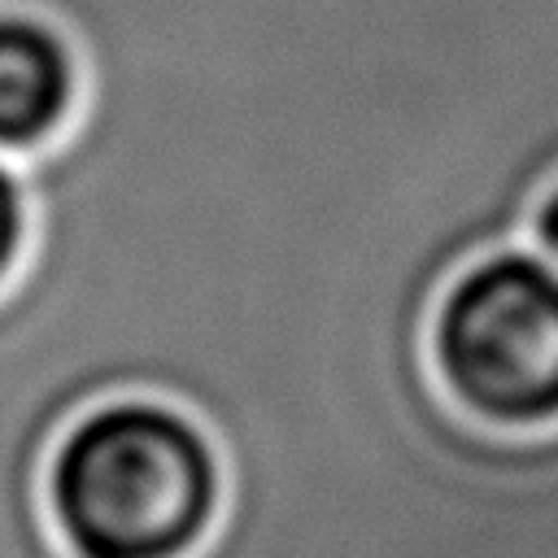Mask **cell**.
<instances>
[{
    "label": "cell",
    "mask_w": 558,
    "mask_h": 558,
    "mask_svg": "<svg viewBox=\"0 0 558 558\" xmlns=\"http://www.w3.org/2000/svg\"><path fill=\"white\" fill-rule=\"evenodd\" d=\"M427 353L449 401L480 427H554L558 270L519 248L471 257L436 296Z\"/></svg>",
    "instance_id": "cell-2"
},
{
    "label": "cell",
    "mask_w": 558,
    "mask_h": 558,
    "mask_svg": "<svg viewBox=\"0 0 558 558\" xmlns=\"http://www.w3.org/2000/svg\"><path fill=\"white\" fill-rule=\"evenodd\" d=\"M44 501L74 558H192L222 519L227 462L192 410L109 397L52 445Z\"/></svg>",
    "instance_id": "cell-1"
},
{
    "label": "cell",
    "mask_w": 558,
    "mask_h": 558,
    "mask_svg": "<svg viewBox=\"0 0 558 558\" xmlns=\"http://www.w3.org/2000/svg\"><path fill=\"white\" fill-rule=\"evenodd\" d=\"M532 231H536L541 248H545L549 257H558V183L541 196V205H536V214H532Z\"/></svg>",
    "instance_id": "cell-5"
},
{
    "label": "cell",
    "mask_w": 558,
    "mask_h": 558,
    "mask_svg": "<svg viewBox=\"0 0 558 558\" xmlns=\"http://www.w3.org/2000/svg\"><path fill=\"white\" fill-rule=\"evenodd\" d=\"M83 105L74 39L35 9H0V153L31 157L57 144Z\"/></svg>",
    "instance_id": "cell-3"
},
{
    "label": "cell",
    "mask_w": 558,
    "mask_h": 558,
    "mask_svg": "<svg viewBox=\"0 0 558 558\" xmlns=\"http://www.w3.org/2000/svg\"><path fill=\"white\" fill-rule=\"evenodd\" d=\"M31 227H35V209H31L26 174L22 166L0 157V292L13 283V275L26 262Z\"/></svg>",
    "instance_id": "cell-4"
}]
</instances>
